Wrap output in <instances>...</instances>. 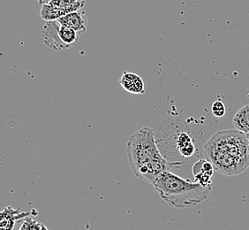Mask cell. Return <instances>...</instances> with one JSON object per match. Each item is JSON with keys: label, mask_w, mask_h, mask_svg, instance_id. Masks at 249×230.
I'll list each match as a JSON object with an SVG mask.
<instances>
[{"label": "cell", "mask_w": 249, "mask_h": 230, "mask_svg": "<svg viewBox=\"0 0 249 230\" xmlns=\"http://www.w3.org/2000/svg\"><path fill=\"white\" fill-rule=\"evenodd\" d=\"M159 197L176 208H189L205 201L212 188L183 179L168 170L163 172L153 184Z\"/></svg>", "instance_id": "cell-3"}, {"label": "cell", "mask_w": 249, "mask_h": 230, "mask_svg": "<svg viewBox=\"0 0 249 230\" xmlns=\"http://www.w3.org/2000/svg\"><path fill=\"white\" fill-rule=\"evenodd\" d=\"M43 230H49L47 228H46V226L43 225Z\"/></svg>", "instance_id": "cell-15"}, {"label": "cell", "mask_w": 249, "mask_h": 230, "mask_svg": "<svg viewBox=\"0 0 249 230\" xmlns=\"http://www.w3.org/2000/svg\"><path fill=\"white\" fill-rule=\"evenodd\" d=\"M60 23L58 20L46 21L42 29V38L43 43L49 48L55 51L67 50V47L64 44L58 35V29Z\"/></svg>", "instance_id": "cell-5"}, {"label": "cell", "mask_w": 249, "mask_h": 230, "mask_svg": "<svg viewBox=\"0 0 249 230\" xmlns=\"http://www.w3.org/2000/svg\"><path fill=\"white\" fill-rule=\"evenodd\" d=\"M58 21L63 26L73 29L79 35L85 33L88 29L86 13L82 9L65 15L62 18L58 19Z\"/></svg>", "instance_id": "cell-7"}, {"label": "cell", "mask_w": 249, "mask_h": 230, "mask_svg": "<svg viewBox=\"0 0 249 230\" xmlns=\"http://www.w3.org/2000/svg\"><path fill=\"white\" fill-rule=\"evenodd\" d=\"M248 153H249V145H248Z\"/></svg>", "instance_id": "cell-17"}, {"label": "cell", "mask_w": 249, "mask_h": 230, "mask_svg": "<svg viewBox=\"0 0 249 230\" xmlns=\"http://www.w3.org/2000/svg\"><path fill=\"white\" fill-rule=\"evenodd\" d=\"M36 1H37L40 5H47L49 4L51 1H53V0H36Z\"/></svg>", "instance_id": "cell-14"}, {"label": "cell", "mask_w": 249, "mask_h": 230, "mask_svg": "<svg viewBox=\"0 0 249 230\" xmlns=\"http://www.w3.org/2000/svg\"><path fill=\"white\" fill-rule=\"evenodd\" d=\"M120 84L124 91L132 94H144L145 87L142 78L135 73L124 72L120 79Z\"/></svg>", "instance_id": "cell-9"}, {"label": "cell", "mask_w": 249, "mask_h": 230, "mask_svg": "<svg viewBox=\"0 0 249 230\" xmlns=\"http://www.w3.org/2000/svg\"><path fill=\"white\" fill-rule=\"evenodd\" d=\"M214 171L215 168L213 165L207 159L197 160L192 168L195 182L206 188H212V177L214 175Z\"/></svg>", "instance_id": "cell-6"}, {"label": "cell", "mask_w": 249, "mask_h": 230, "mask_svg": "<svg viewBox=\"0 0 249 230\" xmlns=\"http://www.w3.org/2000/svg\"><path fill=\"white\" fill-rule=\"evenodd\" d=\"M43 224L35 221L30 217H27L20 221L19 230H43Z\"/></svg>", "instance_id": "cell-12"}, {"label": "cell", "mask_w": 249, "mask_h": 230, "mask_svg": "<svg viewBox=\"0 0 249 230\" xmlns=\"http://www.w3.org/2000/svg\"><path fill=\"white\" fill-rule=\"evenodd\" d=\"M30 213V211H22L19 208L5 207L0 212V230H14L16 222L29 217Z\"/></svg>", "instance_id": "cell-8"}, {"label": "cell", "mask_w": 249, "mask_h": 230, "mask_svg": "<svg viewBox=\"0 0 249 230\" xmlns=\"http://www.w3.org/2000/svg\"><path fill=\"white\" fill-rule=\"evenodd\" d=\"M178 153L184 158H191L196 152V147L194 143L191 134L182 131L178 133L175 140Z\"/></svg>", "instance_id": "cell-10"}, {"label": "cell", "mask_w": 249, "mask_h": 230, "mask_svg": "<svg viewBox=\"0 0 249 230\" xmlns=\"http://www.w3.org/2000/svg\"><path fill=\"white\" fill-rule=\"evenodd\" d=\"M126 155L134 175L151 185L163 172L177 166L163 157L158 149L153 130L149 127H144L130 136Z\"/></svg>", "instance_id": "cell-2"}, {"label": "cell", "mask_w": 249, "mask_h": 230, "mask_svg": "<svg viewBox=\"0 0 249 230\" xmlns=\"http://www.w3.org/2000/svg\"></svg>", "instance_id": "cell-18"}, {"label": "cell", "mask_w": 249, "mask_h": 230, "mask_svg": "<svg viewBox=\"0 0 249 230\" xmlns=\"http://www.w3.org/2000/svg\"><path fill=\"white\" fill-rule=\"evenodd\" d=\"M249 144L246 134L239 130H219L203 145V153L215 171L235 176L249 168Z\"/></svg>", "instance_id": "cell-1"}, {"label": "cell", "mask_w": 249, "mask_h": 230, "mask_svg": "<svg viewBox=\"0 0 249 230\" xmlns=\"http://www.w3.org/2000/svg\"><path fill=\"white\" fill-rule=\"evenodd\" d=\"M246 135H247V138H248V140H249V134H247Z\"/></svg>", "instance_id": "cell-16"}, {"label": "cell", "mask_w": 249, "mask_h": 230, "mask_svg": "<svg viewBox=\"0 0 249 230\" xmlns=\"http://www.w3.org/2000/svg\"><path fill=\"white\" fill-rule=\"evenodd\" d=\"M232 124L235 130H239L244 134H249V105L241 107L232 119Z\"/></svg>", "instance_id": "cell-11"}, {"label": "cell", "mask_w": 249, "mask_h": 230, "mask_svg": "<svg viewBox=\"0 0 249 230\" xmlns=\"http://www.w3.org/2000/svg\"><path fill=\"white\" fill-rule=\"evenodd\" d=\"M85 4L84 0H53L42 5L40 16L45 21L58 20L65 15L82 10Z\"/></svg>", "instance_id": "cell-4"}, {"label": "cell", "mask_w": 249, "mask_h": 230, "mask_svg": "<svg viewBox=\"0 0 249 230\" xmlns=\"http://www.w3.org/2000/svg\"><path fill=\"white\" fill-rule=\"evenodd\" d=\"M211 113L215 117L222 118L225 115L226 109H225L224 103L221 100H216L211 106Z\"/></svg>", "instance_id": "cell-13"}]
</instances>
